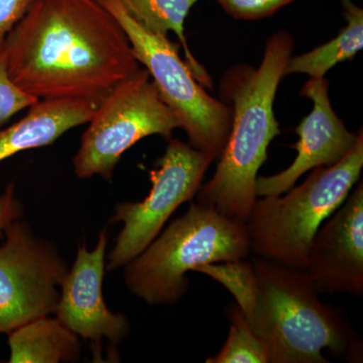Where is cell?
Instances as JSON below:
<instances>
[{"label": "cell", "mask_w": 363, "mask_h": 363, "mask_svg": "<svg viewBox=\"0 0 363 363\" xmlns=\"http://www.w3.org/2000/svg\"><path fill=\"white\" fill-rule=\"evenodd\" d=\"M1 52L14 84L38 100L97 106L140 68L121 23L97 0H33Z\"/></svg>", "instance_id": "obj_1"}, {"label": "cell", "mask_w": 363, "mask_h": 363, "mask_svg": "<svg viewBox=\"0 0 363 363\" xmlns=\"http://www.w3.org/2000/svg\"><path fill=\"white\" fill-rule=\"evenodd\" d=\"M211 277L235 298L271 363H327L323 351L353 354L352 328L319 293L303 269L255 257L207 264Z\"/></svg>", "instance_id": "obj_2"}, {"label": "cell", "mask_w": 363, "mask_h": 363, "mask_svg": "<svg viewBox=\"0 0 363 363\" xmlns=\"http://www.w3.org/2000/svg\"><path fill=\"white\" fill-rule=\"evenodd\" d=\"M294 45L286 30L274 33L257 68L233 67L221 79V97L233 112L230 135L213 177L196 196L197 202L243 223L257 199V173L267 160V147L281 133L274 98Z\"/></svg>", "instance_id": "obj_3"}, {"label": "cell", "mask_w": 363, "mask_h": 363, "mask_svg": "<svg viewBox=\"0 0 363 363\" xmlns=\"http://www.w3.org/2000/svg\"><path fill=\"white\" fill-rule=\"evenodd\" d=\"M250 238L243 222L203 203L187 212L124 267L131 293L150 305L176 304L189 289L186 274L207 264L245 259Z\"/></svg>", "instance_id": "obj_4"}, {"label": "cell", "mask_w": 363, "mask_h": 363, "mask_svg": "<svg viewBox=\"0 0 363 363\" xmlns=\"http://www.w3.org/2000/svg\"><path fill=\"white\" fill-rule=\"evenodd\" d=\"M363 168V133L337 164L312 169L286 196L257 197L245 222L250 250L260 257L304 269L315 233L347 199Z\"/></svg>", "instance_id": "obj_5"}, {"label": "cell", "mask_w": 363, "mask_h": 363, "mask_svg": "<svg viewBox=\"0 0 363 363\" xmlns=\"http://www.w3.org/2000/svg\"><path fill=\"white\" fill-rule=\"evenodd\" d=\"M97 1L121 23L135 59L149 71L162 100L187 135L189 145L206 152L214 161L218 160L230 135V106L208 94L181 59L179 45L166 35L145 30L124 11L119 0Z\"/></svg>", "instance_id": "obj_6"}, {"label": "cell", "mask_w": 363, "mask_h": 363, "mask_svg": "<svg viewBox=\"0 0 363 363\" xmlns=\"http://www.w3.org/2000/svg\"><path fill=\"white\" fill-rule=\"evenodd\" d=\"M73 159L81 179L95 175L111 180L117 162L147 136L171 138L178 118L162 100L149 71L140 68L118 83L97 105Z\"/></svg>", "instance_id": "obj_7"}, {"label": "cell", "mask_w": 363, "mask_h": 363, "mask_svg": "<svg viewBox=\"0 0 363 363\" xmlns=\"http://www.w3.org/2000/svg\"><path fill=\"white\" fill-rule=\"evenodd\" d=\"M214 160L179 140H169L156 169L150 172L152 189L140 202L114 208L111 223H123L106 260V271L125 267L161 233L172 214L197 195Z\"/></svg>", "instance_id": "obj_8"}, {"label": "cell", "mask_w": 363, "mask_h": 363, "mask_svg": "<svg viewBox=\"0 0 363 363\" xmlns=\"http://www.w3.org/2000/svg\"><path fill=\"white\" fill-rule=\"evenodd\" d=\"M68 271L59 248L35 235L28 222L9 224L0 247V334L55 314Z\"/></svg>", "instance_id": "obj_9"}, {"label": "cell", "mask_w": 363, "mask_h": 363, "mask_svg": "<svg viewBox=\"0 0 363 363\" xmlns=\"http://www.w3.org/2000/svg\"><path fill=\"white\" fill-rule=\"evenodd\" d=\"M319 294L363 295V183L320 226L303 269Z\"/></svg>", "instance_id": "obj_10"}, {"label": "cell", "mask_w": 363, "mask_h": 363, "mask_svg": "<svg viewBox=\"0 0 363 363\" xmlns=\"http://www.w3.org/2000/svg\"><path fill=\"white\" fill-rule=\"evenodd\" d=\"M108 233L102 229L94 250L78 247L75 262L62 281L57 319L80 337L100 342L102 338L121 343L130 332L125 315L107 307L102 293Z\"/></svg>", "instance_id": "obj_11"}, {"label": "cell", "mask_w": 363, "mask_h": 363, "mask_svg": "<svg viewBox=\"0 0 363 363\" xmlns=\"http://www.w3.org/2000/svg\"><path fill=\"white\" fill-rule=\"evenodd\" d=\"M301 95L313 101V111L296 128L298 155L289 168L272 176L257 177V197L279 196L288 192L307 172L317 167H331L340 162L359 138L351 133L332 108L327 79L310 78Z\"/></svg>", "instance_id": "obj_12"}, {"label": "cell", "mask_w": 363, "mask_h": 363, "mask_svg": "<svg viewBox=\"0 0 363 363\" xmlns=\"http://www.w3.org/2000/svg\"><path fill=\"white\" fill-rule=\"evenodd\" d=\"M95 108L83 100H39L21 121L0 130V162L51 145L67 131L88 123Z\"/></svg>", "instance_id": "obj_13"}, {"label": "cell", "mask_w": 363, "mask_h": 363, "mask_svg": "<svg viewBox=\"0 0 363 363\" xmlns=\"http://www.w3.org/2000/svg\"><path fill=\"white\" fill-rule=\"evenodd\" d=\"M11 363L77 362L81 354L79 336L57 318H38L9 334Z\"/></svg>", "instance_id": "obj_14"}, {"label": "cell", "mask_w": 363, "mask_h": 363, "mask_svg": "<svg viewBox=\"0 0 363 363\" xmlns=\"http://www.w3.org/2000/svg\"><path fill=\"white\" fill-rule=\"evenodd\" d=\"M347 25L337 37L312 51L291 57L284 75L306 74L310 78H323L333 67L351 60L363 48V11L351 0H341Z\"/></svg>", "instance_id": "obj_15"}, {"label": "cell", "mask_w": 363, "mask_h": 363, "mask_svg": "<svg viewBox=\"0 0 363 363\" xmlns=\"http://www.w3.org/2000/svg\"><path fill=\"white\" fill-rule=\"evenodd\" d=\"M124 11L143 28L156 35L175 33L185 54V61L196 79L204 87L211 88L209 74L196 60L186 40L184 26L191 9L200 0H119Z\"/></svg>", "instance_id": "obj_16"}, {"label": "cell", "mask_w": 363, "mask_h": 363, "mask_svg": "<svg viewBox=\"0 0 363 363\" xmlns=\"http://www.w3.org/2000/svg\"><path fill=\"white\" fill-rule=\"evenodd\" d=\"M230 329L223 347L206 363H271L269 350L255 333L238 305L228 310Z\"/></svg>", "instance_id": "obj_17"}, {"label": "cell", "mask_w": 363, "mask_h": 363, "mask_svg": "<svg viewBox=\"0 0 363 363\" xmlns=\"http://www.w3.org/2000/svg\"><path fill=\"white\" fill-rule=\"evenodd\" d=\"M37 98L23 92L14 84L6 69V59L0 50V128L16 113L28 108Z\"/></svg>", "instance_id": "obj_18"}, {"label": "cell", "mask_w": 363, "mask_h": 363, "mask_svg": "<svg viewBox=\"0 0 363 363\" xmlns=\"http://www.w3.org/2000/svg\"><path fill=\"white\" fill-rule=\"evenodd\" d=\"M235 20L257 21L269 18L295 0H216Z\"/></svg>", "instance_id": "obj_19"}, {"label": "cell", "mask_w": 363, "mask_h": 363, "mask_svg": "<svg viewBox=\"0 0 363 363\" xmlns=\"http://www.w3.org/2000/svg\"><path fill=\"white\" fill-rule=\"evenodd\" d=\"M33 0H0V50L9 33L32 6Z\"/></svg>", "instance_id": "obj_20"}, {"label": "cell", "mask_w": 363, "mask_h": 363, "mask_svg": "<svg viewBox=\"0 0 363 363\" xmlns=\"http://www.w3.org/2000/svg\"><path fill=\"white\" fill-rule=\"evenodd\" d=\"M23 207L16 195L13 184H11L0 195V240H4V231L9 224L23 217Z\"/></svg>", "instance_id": "obj_21"}]
</instances>
